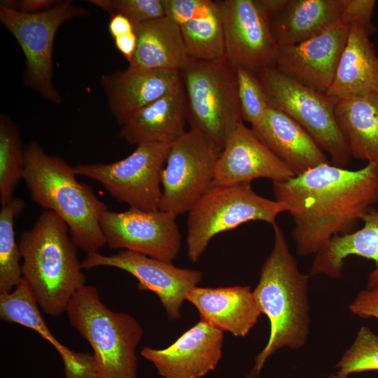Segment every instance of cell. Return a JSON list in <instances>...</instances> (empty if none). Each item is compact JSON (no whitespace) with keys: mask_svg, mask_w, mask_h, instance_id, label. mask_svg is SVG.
<instances>
[{"mask_svg":"<svg viewBox=\"0 0 378 378\" xmlns=\"http://www.w3.org/2000/svg\"><path fill=\"white\" fill-rule=\"evenodd\" d=\"M272 190L274 200L288 207L298 254L314 255L334 237L355 231L378 202V164L356 170L321 164L272 182Z\"/></svg>","mask_w":378,"mask_h":378,"instance_id":"cell-1","label":"cell"},{"mask_svg":"<svg viewBox=\"0 0 378 378\" xmlns=\"http://www.w3.org/2000/svg\"><path fill=\"white\" fill-rule=\"evenodd\" d=\"M272 227L274 245L253 291L262 314L270 321V333L246 378H260L272 355L284 347H302L309 334V275L300 271L281 227L277 224Z\"/></svg>","mask_w":378,"mask_h":378,"instance_id":"cell-2","label":"cell"},{"mask_svg":"<svg viewBox=\"0 0 378 378\" xmlns=\"http://www.w3.org/2000/svg\"><path fill=\"white\" fill-rule=\"evenodd\" d=\"M76 175L74 167L47 154L38 142L24 148L22 179L32 200L66 223L78 248L87 253L97 252L106 244L100 220L108 206Z\"/></svg>","mask_w":378,"mask_h":378,"instance_id":"cell-3","label":"cell"},{"mask_svg":"<svg viewBox=\"0 0 378 378\" xmlns=\"http://www.w3.org/2000/svg\"><path fill=\"white\" fill-rule=\"evenodd\" d=\"M69 232L59 216L43 210L18 242L22 280L40 308L52 316L66 312L73 296L86 285L77 246Z\"/></svg>","mask_w":378,"mask_h":378,"instance_id":"cell-4","label":"cell"},{"mask_svg":"<svg viewBox=\"0 0 378 378\" xmlns=\"http://www.w3.org/2000/svg\"><path fill=\"white\" fill-rule=\"evenodd\" d=\"M66 312L70 325L93 350L97 378H137L136 350L144 330L134 316L108 308L97 288L87 284L73 296Z\"/></svg>","mask_w":378,"mask_h":378,"instance_id":"cell-5","label":"cell"},{"mask_svg":"<svg viewBox=\"0 0 378 378\" xmlns=\"http://www.w3.org/2000/svg\"><path fill=\"white\" fill-rule=\"evenodd\" d=\"M180 72L190 129L208 136L223 149L243 122L236 67L225 57L213 61L190 59Z\"/></svg>","mask_w":378,"mask_h":378,"instance_id":"cell-6","label":"cell"},{"mask_svg":"<svg viewBox=\"0 0 378 378\" xmlns=\"http://www.w3.org/2000/svg\"><path fill=\"white\" fill-rule=\"evenodd\" d=\"M288 207L256 193L251 183L214 185L188 211V258L196 262L217 234L251 221L274 226L277 216Z\"/></svg>","mask_w":378,"mask_h":378,"instance_id":"cell-7","label":"cell"},{"mask_svg":"<svg viewBox=\"0 0 378 378\" xmlns=\"http://www.w3.org/2000/svg\"><path fill=\"white\" fill-rule=\"evenodd\" d=\"M255 74L270 106L301 125L330 156L332 164L346 168L351 155L336 120L335 100L286 76L275 66Z\"/></svg>","mask_w":378,"mask_h":378,"instance_id":"cell-8","label":"cell"},{"mask_svg":"<svg viewBox=\"0 0 378 378\" xmlns=\"http://www.w3.org/2000/svg\"><path fill=\"white\" fill-rule=\"evenodd\" d=\"M89 11L72 1H61L50 9L22 13L0 4V21L15 38L24 56V85L46 100L62 103L53 84L52 54L56 33L66 22L86 16Z\"/></svg>","mask_w":378,"mask_h":378,"instance_id":"cell-9","label":"cell"},{"mask_svg":"<svg viewBox=\"0 0 378 378\" xmlns=\"http://www.w3.org/2000/svg\"><path fill=\"white\" fill-rule=\"evenodd\" d=\"M222 148L202 132L190 129L171 144L161 174L159 210L178 216L211 188Z\"/></svg>","mask_w":378,"mask_h":378,"instance_id":"cell-10","label":"cell"},{"mask_svg":"<svg viewBox=\"0 0 378 378\" xmlns=\"http://www.w3.org/2000/svg\"><path fill=\"white\" fill-rule=\"evenodd\" d=\"M171 144L145 143L127 157L111 163L78 164L77 175L100 183L117 201L144 211L159 210L161 174Z\"/></svg>","mask_w":378,"mask_h":378,"instance_id":"cell-11","label":"cell"},{"mask_svg":"<svg viewBox=\"0 0 378 378\" xmlns=\"http://www.w3.org/2000/svg\"><path fill=\"white\" fill-rule=\"evenodd\" d=\"M81 266L83 270L111 267L130 273L136 279L139 290L156 294L171 321L181 318L183 303L203 276L200 271L180 268L172 262L127 250L110 255L98 251L88 253L81 261Z\"/></svg>","mask_w":378,"mask_h":378,"instance_id":"cell-12","label":"cell"},{"mask_svg":"<svg viewBox=\"0 0 378 378\" xmlns=\"http://www.w3.org/2000/svg\"><path fill=\"white\" fill-rule=\"evenodd\" d=\"M176 217L160 210L130 207L120 212L107 210L101 218L100 225L110 248L131 251L172 262L181 245Z\"/></svg>","mask_w":378,"mask_h":378,"instance_id":"cell-13","label":"cell"},{"mask_svg":"<svg viewBox=\"0 0 378 378\" xmlns=\"http://www.w3.org/2000/svg\"><path fill=\"white\" fill-rule=\"evenodd\" d=\"M225 41V57L234 66L256 73L275 65L277 43L268 19L253 0L215 1Z\"/></svg>","mask_w":378,"mask_h":378,"instance_id":"cell-14","label":"cell"},{"mask_svg":"<svg viewBox=\"0 0 378 378\" xmlns=\"http://www.w3.org/2000/svg\"><path fill=\"white\" fill-rule=\"evenodd\" d=\"M349 27L340 19L302 42L278 46L274 66L302 84L326 93L333 81Z\"/></svg>","mask_w":378,"mask_h":378,"instance_id":"cell-15","label":"cell"},{"mask_svg":"<svg viewBox=\"0 0 378 378\" xmlns=\"http://www.w3.org/2000/svg\"><path fill=\"white\" fill-rule=\"evenodd\" d=\"M223 338V331L200 321L167 348L144 346L140 354L163 378H202L220 361Z\"/></svg>","mask_w":378,"mask_h":378,"instance_id":"cell-16","label":"cell"},{"mask_svg":"<svg viewBox=\"0 0 378 378\" xmlns=\"http://www.w3.org/2000/svg\"><path fill=\"white\" fill-rule=\"evenodd\" d=\"M295 176L244 122L238 125L227 141L216 163L214 184L230 186L251 183L257 178L274 181Z\"/></svg>","mask_w":378,"mask_h":378,"instance_id":"cell-17","label":"cell"},{"mask_svg":"<svg viewBox=\"0 0 378 378\" xmlns=\"http://www.w3.org/2000/svg\"><path fill=\"white\" fill-rule=\"evenodd\" d=\"M100 83L110 111L120 125L139 109L183 86L178 71L131 67L102 75Z\"/></svg>","mask_w":378,"mask_h":378,"instance_id":"cell-18","label":"cell"},{"mask_svg":"<svg viewBox=\"0 0 378 378\" xmlns=\"http://www.w3.org/2000/svg\"><path fill=\"white\" fill-rule=\"evenodd\" d=\"M346 45L326 94L333 99H378V55L370 40L372 23L349 24Z\"/></svg>","mask_w":378,"mask_h":378,"instance_id":"cell-19","label":"cell"},{"mask_svg":"<svg viewBox=\"0 0 378 378\" xmlns=\"http://www.w3.org/2000/svg\"><path fill=\"white\" fill-rule=\"evenodd\" d=\"M186 300L196 307L200 321L235 337L246 336L262 314L249 286H196Z\"/></svg>","mask_w":378,"mask_h":378,"instance_id":"cell-20","label":"cell"},{"mask_svg":"<svg viewBox=\"0 0 378 378\" xmlns=\"http://www.w3.org/2000/svg\"><path fill=\"white\" fill-rule=\"evenodd\" d=\"M251 130L295 176L319 164L331 163L310 134L276 108L270 106L260 123Z\"/></svg>","mask_w":378,"mask_h":378,"instance_id":"cell-21","label":"cell"},{"mask_svg":"<svg viewBox=\"0 0 378 378\" xmlns=\"http://www.w3.org/2000/svg\"><path fill=\"white\" fill-rule=\"evenodd\" d=\"M186 118L183 88L139 109L122 125L120 136L131 145L172 144L185 132Z\"/></svg>","mask_w":378,"mask_h":378,"instance_id":"cell-22","label":"cell"},{"mask_svg":"<svg viewBox=\"0 0 378 378\" xmlns=\"http://www.w3.org/2000/svg\"><path fill=\"white\" fill-rule=\"evenodd\" d=\"M363 226L355 231L334 237L325 247L314 255L309 275L341 276L347 258L356 255L374 262V269L368 274L367 288L378 287V210L374 207L362 218Z\"/></svg>","mask_w":378,"mask_h":378,"instance_id":"cell-23","label":"cell"},{"mask_svg":"<svg viewBox=\"0 0 378 378\" xmlns=\"http://www.w3.org/2000/svg\"><path fill=\"white\" fill-rule=\"evenodd\" d=\"M136 48L129 67L181 71L189 63L181 28L164 16L134 27Z\"/></svg>","mask_w":378,"mask_h":378,"instance_id":"cell-24","label":"cell"},{"mask_svg":"<svg viewBox=\"0 0 378 378\" xmlns=\"http://www.w3.org/2000/svg\"><path fill=\"white\" fill-rule=\"evenodd\" d=\"M347 0H288L270 21L278 46L294 45L322 32L341 19Z\"/></svg>","mask_w":378,"mask_h":378,"instance_id":"cell-25","label":"cell"},{"mask_svg":"<svg viewBox=\"0 0 378 378\" xmlns=\"http://www.w3.org/2000/svg\"><path fill=\"white\" fill-rule=\"evenodd\" d=\"M335 100V113L351 157L378 164V99Z\"/></svg>","mask_w":378,"mask_h":378,"instance_id":"cell-26","label":"cell"},{"mask_svg":"<svg viewBox=\"0 0 378 378\" xmlns=\"http://www.w3.org/2000/svg\"><path fill=\"white\" fill-rule=\"evenodd\" d=\"M180 28L190 59L213 61L225 57L223 30L215 1L206 0L197 14Z\"/></svg>","mask_w":378,"mask_h":378,"instance_id":"cell-27","label":"cell"},{"mask_svg":"<svg viewBox=\"0 0 378 378\" xmlns=\"http://www.w3.org/2000/svg\"><path fill=\"white\" fill-rule=\"evenodd\" d=\"M24 207L22 200L13 197L0 210V295L10 292L22 280V255L14 224Z\"/></svg>","mask_w":378,"mask_h":378,"instance_id":"cell-28","label":"cell"},{"mask_svg":"<svg viewBox=\"0 0 378 378\" xmlns=\"http://www.w3.org/2000/svg\"><path fill=\"white\" fill-rule=\"evenodd\" d=\"M39 307L31 289L23 280L10 292L0 295L1 321L34 330L58 351L64 345L51 333Z\"/></svg>","mask_w":378,"mask_h":378,"instance_id":"cell-29","label":"cell"},{"mask_svg":"<svg viewBox=\"0 0 378 378\" xmlns=\"http://www.w3.org/2000/svg\"><path fill=\"white\" fill-rule=\"evenodd\" d=\"M24 149L18 128L10 117L0 115V202L1 206L13 197L15 189L22 179Z\"/></svg>","mask_w":378,"mask_h":378,"instance_id":"cell-30","label":"cell"},{"mask_svg":"<svg viewBox=\"0 0 378 378\" xmlns=\"http://www.w3.org/2000/svg\"><path fill=\"white\" fill-rule=\"evenodd\" d=\"M335 368L337 374L344 377L351 373L378 370V335L368 327L362 326Z\"/></svg>","mask_w":378,"mask_h":378,"instance_id":"cell-31","label":"cell"},{"mask_svg":"<svg viewBox=\"0 0 378 378\" xmlns=\"http://www.w3.org/2000/svg\"><path fill=\"white\" fill-rule=\"evenodd\" d=\"M237 94L242 120L251 127L259 125L270 107L264 89L255 75L243 66H236Z\"/></svg>","mask_w":378,"mask_h":378,"instance_id":"cell-32","label":"cell"},{"mask_svg":"<svg viewBox=\"0 0 378 378\" xmlns=\"http://www.w3.org/2000/svg\"><path fill=\"white\" fill-rule=\"evenodd\" d=\"M88 2L111 15H123L134 27L164 16L162 0H89Z\"/></svg>","mask_w":378,"mask_h":378,"instance_id":"cell-33","label":"cell"},{"mask_svg":"<svg viewBox=\"0 0 378 378\" xmlns=\"http://www.w3.org/2000/svg\"><path fill=\"white\" fill-rule=\"evenodd\" d=\"M57 353L63 362L64 378H97L93 354L73 351L65 346Z\"/></svg>","mask_w":378,"mask_h":378,"instance_id":"cell-34","label":"cell"},{"mask_svg":"<svg viewBox=\"0 0 378 378\" xmlns=\"http://www.w3.org/2000/svg\"><path fill=\"white\" fill-rule=\"evenodd\" d=\"M206 0H162L164 16L180 27L189 22Z\"/></svg>","mask_w":378,"mask_h":378,"instance_id":"cell-35","label":"cell"},{"mask_svg":"<svg viewBox=\"0 0 378 378\" xmlns=\"http://www.w3.org/2000/svg\"><path fill=\"white\" fill-rule=\"evenodd\" d=\"M349 309L360 318L378 320V287L360 290L349 304Z\"/></svg>","mask_w":378,"mask_h":378,"instance_id":"cell-36","label":"cell"},{"mask_svg":"<svg viewBox=\"0 0 378 378\" xmlns=\"http://www.w3.org/2000/svg\"><path fill=\"white\" fill-rule=\"evenodd\" d=\"M375 1L347 0L341 20L349 24L356 22H371Z\"/></svg>","mask_w":378,"mask_h":378,"instance_id":"cell-37","label":"cell"},{"mask_svg":"<svg viewBox=\"0 0 378 378\" xmlns=\"http://www.w3.org/2000/svg\"><path fill=\"white\" fill-rule=\"evenodd\" d=\"M61 1L57 0H4L0 4L16 11L35 14L50 9Z\"/></svg>","mask_w":378,"mask_h":378,"instance_id":"cell-38","label":"cell"},{"mask_svg":"<svg viewBox=\"0 0 378 378\" xmlns=\"http://www.w3.org/2000/svg\"><path fill=\"white\" fill-rule=\"evenodd\" d=\"M108 30L113 38L134 32L132 23L122 15H111Z\"/></svg>","mask_w":378,"mask_h":378,"instance_id":"cell-39","label":"cell"},{"mask_svg":"<svg viewBox=\"0 0 378 378\" xmlns=\"http://www.w3.org/2000/svg\"><path fill=\"white\" fill-rule=\"evenodd\" d=\"M115 46L118 51L130 63L136 48V36L134 32L114 38Z\"/></svg>","mask_w":378,"mask_h":378,"instance_id":"cell-40","label":"cell"},{"mask_svg":"<svg viewBox=\"0 0 378 378\" xmlns=\"http://www.w3.org/2000/svg\"><path fill=\"white\" fill-rule=\"evenodd\" d=\"M256 8L270 21L285 7L288 0H253Z\"/></svg>","mask_w":378,"mask_h":378,"instance_id":"cell-41","label":"cell"},{"mask_svg":"<svg viewBox=\"0 0 378 378\" xmlns=\"http://www.w3.org/2000/svg\"><path fill=\"white\" fill-rule=\"evenodd\" d=\"M276 378H278V377H276ZM328 378H348V377L340 376V375H338V374H337L335 373V374H332V375L329 376Z\"/></svg>","mask_w":378,"mask_h":378,"instance_id":"cell-42","label":"cell"}]
</instances>
